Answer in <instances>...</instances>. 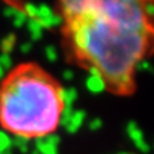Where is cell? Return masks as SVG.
Wrapping results in <instances>:
<instances>
[{"mask_svg":"<svg viewBox=\"0 0 154 154\" xmlns=\"http://www.w3.org/2000/svg\"><path fill=\"white\" fill-rule=\"evenodd\" d=\"M68 31L77 54L120 91L133 85L131 72L153 37V30L139 31L104 18L97 0H85L81 16L68 22Z\"/></svg>","mask_w":154,"mask_h":154,"instance_id":"obj_1","label":"cell"},{"mask_svg":"<svg viewBox=\"0 0 154 154\" xmlns=\"http://www.w3.org/2000/svg\"><path fill=\"white\" fill-rule=\"evenodd\" d=\"M60 87L32 64L11 73L0 89V123L27 137H46L58 126L62 104Z\"/></svg>","mask_w":154,"mask_h":154,"instance_id":"obj_2","label":"cell"},{"mask_svg":"<svg viewBox=\"0 0 154 154\" xmlns=\"http://www.w3.org/2000/svg\"><path fill=\"white\" fill-rule=\"evenodd\" d=\"M85 2L84 0H70V2H62L61 3V11L62 18L66 19L68 22L73 20L76 18H80L84 11Z\"/></svg>","mask_w":154,"mask_h":154,"instance_id":"obj_3","label":"cell"},{"mask_svg":"<svg viewBox=\"0 0 154 154\" xmlns=\"http://www.w3.org/2000/svg\"><path fill=\"white\" fill-rule=\"evenodd\" d=\"M127 130V134L130 137V139L134 142L135 147L142 153H149L150 152V146L147 145V142L145 141L143 134H142V130L139 128V126L137 125L135 122H130L126 127Z\"/></svg>","mask_w":154,"mask_h":154,"instance_id":"obj_4","label":"cell"},{"mask_svg":"<svg viewBox=\"0 0 154 154\" xmlns=\"http://www.w3.org/2000/svg\"><path fill=\"white\" fill-rule=\"evenodd\" d=\"M85 87L91 93H101L106 91L107 81L103 76H88L85 80Z\"/></svg>","mask_w":154,"mask_h":154,"instance_id":"obj_5","label":"cell"},{"mask_svg":"<svg viewBox=\"0 0 154 154\" xmlns=\"http://www.w3.org/2000/svg\"><path fill=\"white\" fill-rule=\"evenodd\" d=\"M85 116H87L85 111H82V109H75V112H73L72 118H70L69 123L66 125L65 130H66L69 134L77 133V131L80 130V127L82 126V123H84Z\"/></svg>","mask_w":154,"mask_h":154,"instance_id":"obj_6","label":"cell"},{"mask_svg":"<svg viewBox=\"0 0 154 154\" xmlns=\"http://www.w3.org/2000/svg\"><path fill=\"white\" fill-rule=\"evenodd\" d=\"M58 97H60V101H61L62 106H72L73 107V103H75L77 100V97H79V92H77V89L73 87H68V88L60 87Z\"/></svg>","mask_w":154,"mask_h":154,"instance_id":"obj_7","label":"cell"},{"mask_svg":"<svg viewBox=\"0 0 154 154\" xmlns=\"http://www.w3.org/2000/svg\"><path fill=\"white\" fill-rule=\"evenodd\" d=\"M27 30H29L30 35H31V42L39 41L43 35V29L41 27V24L38 23V19H29L26 22Z\"/></svg>","mask_w":154,"mask_h":154,"instance_id":"obj_8","label":"cell"},{"mask_svg":"<svg viewBox=\"0 0 154 154\" xmlns=\"http://www.w3.org/2000/svg\"><path fill=\"white\" fill-rule=\"evenodd\" d=\"M62 22H64V18L61 15H57V14H53L51 16L45 19H38V23L41 24L42 29H51V27L61 26Z\"/></svg>","mask_w":154,"mask_h":154,"instance_id":"obj_9","label":"cell"},{"mask_svg":"<svg viewBox=\"0 0 154 154\" xmlns=\"http://www.w3.org/2000/svg\"><path fill=\"white\" fill-rule=\"evenodd\" d=\"M35 150H38L39 154H57V147L46 143L45 137H38L35 139Z\"/></svg>","mask_w":154,"mask_h":154,"instance_id":"obj_10","label":"cell"},{"mask_svg":"<svg viewBox=\"0 0 154 154\" xmlns=\"http://www.w3.org/2000/svg\"><path fill=\"white\" fill-rule=\"evenodd\" d=\"M73 112H75V108L72 106H62L61 109V114H60V120H58V125L64 126L66 127V125L69 123L70 118H72Z\"/></svg>","mask_w":154,"mask_h":154,"instance_id":"obj_11","label":"cell"},{"mask_svg":"<svg viewBox=\"0 0 154 154\" xmlns=\"http://www.w3.org/2000/svg\"><path fill=\"white\" fill-rule=\"evenodd\" d=\"M11 143H12V146L18 147V150H19L22 147L29 146L30 137L23 135V134H14V137H11Z\"/></svg>","mask_w":154,"mask_h":154,"instance_id":"obj_12","label":"cell"},{"mask_svg":"<svg viewBox=\"0 0 154 154\" xmlns=\"http://www.w3.org/2000/svg\"><path fill=\"white\" fill-rule=\"evenodd\" d=\"M11 137L8 135L7 131L0 130V154L7 152V150H11Z\"/></svg>","mask_w":154,"mask_h":154,"instance_id":"obj_13","label":"cell"},{"mask_svg":"<svg viewBox=\"0 0 154 154\" xmlns=\"http://www.w3.org/2000/svg\"><path fill=\"white\" fill-rule=\"evenodd\" d=\"M16 38L14 34H8L4 39L2 41V50H3V54H10L11 50L14 49V43H15Z\"/></svg>","mask_w":154,"mask_h":154,"instance_id":"obj_14","label":"cell"},{"mask_svg":"<svg viewBox=\"0 0 154 154\" xmlns=\"http://www.w3.org/2000/svg\"><path fill=\"white\" fill-rule=\"evenodd\" d=\"M23 11L29 19H38V5L31 4V3H26L23 5Z\"/></svg>","mask_w":154,"mask_h":154,"instance_id":"obj_15","label":"cell"},{"mask_svg":"<svg viewBox=\"0 0 154 154\" xmlns=\"http://www.w3.org/2000/svg\"><path fill=\"white\" fill-rule=\"evenodd\" d=\"M53 10H51L49 5L46 4H41L38 5V19H45V18H49V16L53 15Z\"/></svg>","mask_w":154,"mask_h":154,"instance_id":"obj_16","label":"cell"},{"mask_svg":"<svg viewBox=\"0 0 154 154\" xmlns=\"http://www.w3.org/2000/svg\"><path fill=\"white\" fill-rule=\"evenodd\" d=\"M45 56H46V60L50 62H56L57 61V57H58V53H57V49L54 46L49 45L45 48Z\"/></svg>","mask_w":154,"mask_h":154,"instance_id":"obj_17","label":"cell"},{"mask_svg":"<svg viewBox=\"0 0 154 154\" xmlns=\"http://www.w3.org/2000/svg\"><path fill=\"white\" fill-rule=\"evenodd\" d=\"M14 26L15 27H22V26H24V24H26V22L29 20V18H27L26 16V14L23 12V11H19L18 14H16L15 16H14Z\"/></svg>","mask_w":154,"mask_h":154,"instance_id":"obj_18","label":"cell"},{"mask_svg":"<svg viewBox=\"0 0 154 154\" xmlns=\"http://www.w3.org/2000/svg\"><path fill=\"white\" fill-rule=\"evenodd\" d=\"M45 142L49 145H51V146H54V147H58V145L61 143V137L56 133L48 134V135L45 137Z\"/></svg>","mask_w":154,"mask_h":154,"instance_id":"obj_19","label":"cell"},{"mask_svg":"<svg viewBox=\"0 0 154 154\" xmlns=\"http://www.w3.org/2000/svg\"><path fill=\"white\" fill-rule=\"evenodd\" d=\"M0 66L3 68V70H8L12 66V58L10 54H0Z\"/></svg>","mask_w":154,"mask_h":154,"instance_id":"obj_20","label":"cell"},{"mask_svg":"<svg viewBox=\"0 0 154 154\" xmlns=\"http://www.w3.org/2000/svg\"><path fill=\"white\" fill-rule=\"evenodd\" d=\"M19 8L16 7V5H14V4H7L4 7V10H3V15L4 16H7V18H14V16L16 15V14L19 12Z\"/></svg>","mask_w":154,"mask_h":154,"instance_id":"obj_21","label":"cell"},{"mask_svg":"<svg viewBox=\"0 0 154 154\" xmlns=\"http://www.w3.org/2000/svg\"><path fill=\"white\" fill-rule=\"evenodd\" d=\"M101 126H103V122H101L100 118H93V119L89 122L88 127H89L91 131H97L101 128Z\"/></svg>","mask_w":154,"mask_h":154,"instance_id":"obj_22","label":"cell"},{"mask_svg":"<svg viewBox=\"0 0 154 154\" xmlns=\"http://www.w3.org/2000/svg\"><path fill=\"white\" fill-rule=\"evenodd\" d=\"M135 68L139 70V72H147V70H149V72H154L153 68H152V65H150V62L142 61V60L135 65Z\"/></svg>","mask_w":154,"mask_h":154,"instance_id":"obj_23","label":"cell"},{"mask_svg":"<svg viewBox=\"0 0 154 154\" xmlns=\"http://www.w3.org/2000/svg\"><path fill=\"white\" fill-rule=\"evenodd\" d=\"M31 49H32V42L31 41L23 42V43H20V46H19V50H20L22 54H29L30 51H31Z\"/></svg>","mask_w":154,"mask_h":154,"instance_id":"obj_24","label":"cell"},{"mask_svg":"<svg viewBox=\"0 0 154 154\" xmlns=\"http://www.w3.org/2000/svg\"><path fill=\"white\" fill-rule=\"evenodd\" d=\"M62 79H64L65 81H72V80L75 79V73H73V70L65 69L64 72H62Z\"/></svg>","mask_w":154,"mask_h":154,"instance_id":"obj_25","label":"cell"},{"mask_svg":"<svg viewBox=\"0 0 154 154\" xmlns=\"http://www.w3.org/2000/svg\"><path fill=\"white\" fill-rule=\"evenodd\" d=\"M88 70H89V76H103L101 75V72L99 70V68L93 66V65H89Z\"/></svg>","mask_w":154,"mask_h":154,"instance_id":"obj_26","label":"cell"},{"mask_svg":"<svg viewBox=\"0 0 154 154\" xmlns=\"http://www.w3.org/2000/svg\"><path fill=\"white\" fill-rule=\"evenodd\" d=\"M3 76H4V70H3V68L0 66V79H2Z\"/></svg>","mask_w":154,"mask_h":154,"instance_id":"obj_27","label":"cell"},{"mask_svg":"<svg viewBox=\"0 0 154 154\" xmlns=\"http://www.w3.org/2000/svg\"><path fill=\"white\" fill-rule=\"evenodd\" d=\"M30 154H39V152H38V150H35V149H34V150H32V152L30 153Z\"/></svg>","mask_w":154,"mask_h":154,"instance_id":"obj_28","label":"cell"},{"mask_svg":"<svg viewBox=\"0 0 154 154\" xmlns=\"http://www.w3.org/2000/svg\"><path fill=\"white\" fill-rule=\"evenodd\" d=\"M2 154H12V152H11V150H7V152H4V153H2Z\"/></svg>","mask_w":154,"mask_h":154,"instance_id":"obj_29","label":"cell"},{"mask_svg":"<svg viewBox=\"0 0 154 154\" xmlns=\"http://www.w3.org/2000/svg\"><path fill=\"white\" fill-rule=\"evenodd\" d=\"M119 154H128V153H119Z\"/></svg>","mask_w":154,"mask_h":154,"instance_id":"obj_30","label":"cell"}]
</instances>
